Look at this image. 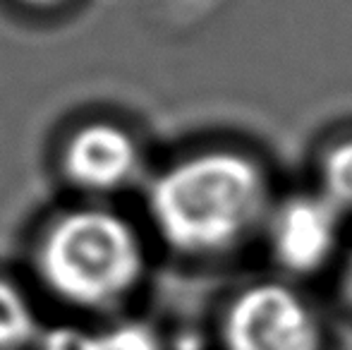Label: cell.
Segmentation results:
<instances>
[{"instance_id":"obj_1","label":"cell","mask_w":352,"mask_h":350,"mask_svg":"<svg viewBox=\"0 0 352 350\" xmlns=\"http://www.w3.org/2000/svg\"><path fill=\"white\" fill-rule=\"evenodd\" d=\"M269 185L250 156L230 149L187 154L148 180L146 214L163 245L182 257L237 248L266 216Z\"/></svg>"},{"instance_id":"obj_2","label":"cell","mask_w":352,"mask_h":350,"mask_svg":"<svg viewBox=\"0 0 352 350\" xmlns=\"http://www.w3.org/2000/svg\"><path fill=\"white\" fill-rule=\"evenodd\" d=\"M34 269L60 303L111 309L142 285L146 243L125 214L103 201H87L43 226L34 245Z\"/></svg>"},{"instance_id":"obj_3","label":"cell","mask_w":352,"mask_h":350,"mask_svg":"<svg viewBox=\"0 0 352 350\" xmlns=\"http://www.w3.org/2000/svg\"><path fill=\"white\" fill-rule=\"evenodd\" d=\"M226 350H321V329L300 293L256 283L232 298L223 317Z\"/></svg>"},{"instance_id":"obj_4","label":"cell","mask_w":352,"mask_h":350,"mask_svg":"<svg viewBox=\"0 0 352 350\" xmlns=\"http://www.w3.org/2000/svg\"><path fill=\"white\" fill-rule=\"evenodd\" d=\"M144 149L130 127L113 120H87L72 127L58 151L65 182L89 201L130 190L144 177Z\"/></svg>"},{"instance_id":"obj_5","label":"cell","mask_w":352,"mask_h":350,"mask_svg":"<svg viewBox=\"0 0 352 350\" xmlns=\"http://www.w3.org/2000/svg\"><path fill=\"white\" fill-rule=\"evenodd\" d=\"M340 209L324 195L292 197L271 214V245L283 266L314 271L331 257L338 240Z\"/></svg>"},{"instance_id":"obj_6","label":"cell","mask_w":352,"mask_h":350,"mask_svg":"<svg viewBox=\"0 0 352 350\" xmlns=\"http://www.w3.org/2000/svg\"><path fill=\"white\" fill-rule=\"evenodd\" d=\"M41 331L29 293L17 281L0 274V350L34 348Z\"/></svg>"},{"instance_id":"obj_7","label":"cell","mask_w":352,"mask_h":350,"mask_svg":"<svg viewBox=\"0 0 352 350\" xmlns=\"http://www.w3.org/2000/svg\"><path fill=\"white\" fill-rule=\"evenodd\" d=\"M324 192L321 195L338 209L352 206V140L340 142L324 159Z\"/></svg>"},{"instance_id":"obj_8","label":"cell","mask_w":352,"mask_h":350,"mask_svg":"<svg viewBox=\"0 0 352 350\" xmlns=\"http://www.w3.org/2000/svg\"><path fill=\"white\" fill-rule=\"evenodd\" d=\"M101 350H163L161 338L142 322H118L101 331Z\"/></svg>"},{"instance_id":"obj_9","label":"cell","mask_w":352,"mask_h":350,"mask_svg":"<svg viewBox=\"0 0 352 350\" xmlns=\"http://www.w3.org/2000/svg\"><path fill=\"white\" fill-rule=\"evenodd\" d=\"M32 350H101V331L77 324H60L43 329Z\"/></svg>"},{"instance_id":"obj_10","label":"cell","mask_w":352,"mask_h":350,"mask_svg":"<svg viewBox=\"0 0 352 350\" xmlns=\"http://www.w3.org/2000/svg\"><path fill=\"white\" fill-rule=\"evenodd\" d=\"M19 8L34 10V12H56L60 8H67L72 0H14Z\"/></svg>"},{"instance_id":"obj_11","label":"cell","mask_w":352,"mask_h":350,"mask_svg":"<svg viewBox=\"0 0 352 350\" xmlns=\"http://www.w3.org/2000/svg\"><path fill=\"white\" fill-rule=\"evenodd\" d=\"M345 288H348V298L352 303V262H350V269H348V278H345Z\"/></svg>"}]
</instances>
